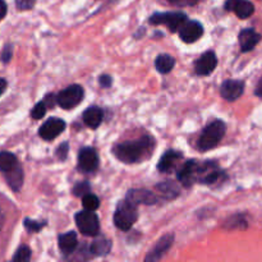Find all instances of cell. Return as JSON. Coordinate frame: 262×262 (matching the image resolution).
I'll use <instances>...</instances> for the list:
<instances>
[{
    "mask_svg": "<svg viewBox=\"0 0 262 262\" xmlns=\"http://www.w3.org/2000/svg\"><path fill=\"white\" fill-rule=\"evenodd\" d=\"M238 3H239V0H226L225 7H224V8H225L226 11L231 12V11H234V9H236L237 4H238Z\"/></svg>",
    "mask_w": 262,
    "mask_h": 262,
    "instance_id": "d590c367",
    "label": "cell"
},
{
    "mask_svg": "<svg viewBox=\"0 0 262 262\" xmlns=\"http://www.w3.org/2000/svg\"><path fill=\"white\" fill-rule=\"evenodd\" d=\"M47 110V105L45 101L37 102L34 106V109L31 110V117L35 119V121H39V119H42L46 114Z\"/></svg>",
    "mask_w": 262,
    "mask_h": 262,
    "instance_id": "83f0119b",
    "label": "cell"
},
{
    "mask_svg": "<svg viewBox=\"0 0 262 262\" xmlns=\"http://www.w3.org/2000/svg\"><path fill=\"white\" fill-rule=\"evenodd\" d=\"M99 83L104 89H109L111 86V83H113V78L110 76H108V74H102L99 78Z\"/></svg>",
    "mask_w": 262,
    "mask_h": 262,
    "instance_id": "e575fe53",
    "label": "cell"
},
{
    "mask_svg": "<svg viewBox=\"0 0 262 262\" xmlns=\"http://www.w3.org/2000/svg\"><path fill=\"white\" fill-rule=\"evenodd\" d=\"M254 94H256V96L262 97V77H261V78H259L258 83H257L256 90H254Z\"/></svg>",
    "mask_w": 262,
    "mask_h": 262,
    "instance_id": "8d00e7d4",
    "label": "cell"
},
{
    "mask_svg": "<svg viewBox=\"0 0 262 262\" xmlns=\"http://www.w3.org/2000/svg\"><path fill=\"white\" fill-rule=\"evenodd\" d=\"M188 21L187 14L183 12H164V13H154L150 17V23L165 24L171 32L179 31L182 26Z\"/></svg>",
    "mask_w": 262,
    "mask_h": 262,
    "instance_id": "52a82bcc",
    "label": "cell"
},
{
    "mask_svg": "<svg viewBox=\"0 0 262 262\" xmlns=\"http://www.w3.org/2000/svg\"><path fill=\"white\" fill-rule=\"evenodd\" d=\"M178 32L182 41L186 44H192L201 39L203 35V27L198 21H187Z\"/></svg>",
    "mask_w": 262,
    "mask_h": 262,
    "instance_id": "30bf717a",
    "label": "cell"
},
{
    "mask_svg": "<svg viewBox=\"0 0 262 262\" xmlns=\"http://www.w3.org/2000/svg\"><path fill=\"white\" fill-rule=\"evenodd\" d=\"M90 191H91V186H90L89 182H79L72 189V192H73V194L76 197L86 196V194L90 193Z\"/></svg>",
    "mask_w": 262,
    "mask_h": 262,
    "instance_id": "f1b7e54d",
    "label": "cell"
},
{
    "mask_svg": "<svg viewBox=\"0 0 262 262\" xmlns=\"http://www.w3.org/2000/svg\"><path fill=\"white\" fill-rule=\"evenodd\" d=\"M74 219H76L77 228L83 236L94 237L99 234L100 221L94 211H90V210L79 211V213L76 214Z\"/></svg>",
    "mask_w": 262,
    "mask_h": 262,
    "instance_id": "8992f818",
    "label": "cell"
},
{
    "mask_svg": "<svg viewBox=\"0 0 262 262\" xmlns=\"http://www.w3.org/2000/svg\"><path fill=\"white\" fill-rule=\"evenodd\" d=\"M36 0H17V8L21 11H27V9L34 8Z\"/></svg>",
    "mask_w": 262,
    "mask_h": 262,
    "instance_id": "4dcf8cb0",
    "label": "cell"
},
{
    "mask_svg": "<svg viewBox=\"0 0 262 262\" xmlns=\"http://www.w3.org/2000/svg\"><path fill=\"white\" fill-rule=\"evenodd\" d=\"M7 14V4L4 0H2V18H4Z\"/></svg>",
    "mask_w": 262,
    "mask_h": 262,
    "instance_id": "74e56055",
    "label": "cell"
},
{
    "mask_svg": "<svg viewBox=\"0 0 262 262\" xmlns=\"http://www.w3.org/2000/svg\"><path fill=\"white\" fill-rule=\"evenodd\" d=\"M155 149V138L143 136L136 141H127L113 147L114 156L124 164H134L150 159Z\"/></svg>",
    "mask_w": 262,
    "mask_h": 262,
    "instance_id": "6da1fadb",
    "label": "cell"
},
{
    "mask_svg": "<svg viewBox=\"0 0 262 262\" xmlns=\"http://www.w3.org/2000/svg\"><path fill=\"white\" fill-rule=\"evenodd\" d=\"M4 176H6L7 182H8V184L14 192H18L21 189V187L23 186L24 176L23 170H22V166L19 164L17 166H14L13 169H11L9 171L4 173Z\"/></svg>",
    "mask_w": 262,
    "mask_h": 262,
    "instance_id": "ffe728a7",
    "label": "cell"
},
{
    "mask_svg": "<svg viewBox=\"0 0 262 262\" xmlns=\"http://www.w3.org/2000/svg\"><path fill=\"white\" fill-rule=\"evenodd\" d=\"M67 154H68V142H63L61 146L56 150V156L61 159V160H64L67 157Z\"/></svg>",
    "mask_w": 262,
    "mask_h": 262,
    "instance_id": "836d02e7",
    "label": "cell"
},
{
    "mask_svg": "<svg viewBox=\"0 0 262 262\" xmlns=\"http://www.w3.org/2000/svg\"><path fill=\"white\" fill-rule=\"evenodd\" d=\"M225 132L226 124L223 121H220V119L214 121L213 123H210L209 126L205 127V129L202 131L201 136L198 138V143H197L199 151H210L211 149L218 146L219 142L223 139Z\"/></svg>",
    "mask_w": 262,
    "mask_h": 262,
    "instance_id": "7a4b0ae2",
    "label": "cell"
},
{
    "mask_svg": "<svg viewBox=\"0 0 262 262\" xmlns=\"http://www.w3.org/2000/svg\"><path fill=\"white\" fill-rule=\"evenodd\" d=\"M31 258V249L27 246H21L14 253L12 261L13 262H27Z\"/></svg>",
    "mask_w": 262,
    "mask_h": 262,
    "instance_id": "4316f807",
    "label": "cell"
},
{
    "mask_svg": "<svg viewBox=\"0 0 262 262\" xmlns=\"http://www.w3.org/2000/svg\"><path fill=\"white\" fill-rule=\"evenodd\" d=\"M157 191L160 193L161 197L166 199H173L176 198L179 194V188L174 182H163V183L157 184L156 186Z\"/></svg>",
    "mask_w": 262,
    "mask_h": 262,
    "instance_id": "7402d4cb",
    "label": "cell"
},
{
    "mask_svg": "<svg viewBox=\"0 0 262 262\" xmlns=\"http://www.w3.org/2000/svg\"><path fill=\"white\" fill-rule=\"evenodd\" d=\"M83 87L79 86V84H71V86H68L67 89H64L63 91H61L56 95V104L62 109L69 110V109L76 108L77 105L83 100Z\"/></svg>",
    "mask_w": 262,
    "mask_h": 262,
    "instance_id": "5b68a950",
    "label": "cell"
},
{
    "mask_svg": "<svg viewBox=\"0 0 262 262\" xmlns=\"http://www.w3.org/2000/svg\"><path fill=\"white\" fill-rule=\"evenodd\" d=\"M174 66H176V59L169 54H160L155 61V67H156L157 71L163 74L173 71Z\"/></svg>",
    "mask_w": 262,
    "mask_h": 262,
    "instance_id": "44dd1931",
    "label": "cell"
},
{
    "mask_svg": "<svg viewBox=\"0 0 262 262\" xmlns=\"http://www.w3.org/2000/svg\"><path fill=\"white\" fill-rule=\"evenodd\" d=\"M24 228L30 231V233H37V231L41 230L46 223H40V221H35V220H30V219H24Z\"/></svg>",
    "mask_w": 262,
    "mask_h": 262,
    "instance_id": "f546056e",
    "label": "cell"
},
{
    "mask_svg": "<svg viewBox=\"0 0 262 262\" xmlns=\"http://www.w3.org/2000/svg\"><path fill=\"white\" fill-rule=\"evenodd\" d=\"M12 55H13V47H12V45H6L3 49V52H2V61H3V63H8L12 59Z\"/></svg>",
    "mask_w": 262,
    "mask_h": 262,
    "instance_id": "d6a6232c",
    "label": "cell"
},
{
    "mask_svg": "<svg viewBox=\"0 0 262 262\" xmlns=\"http://www.w3.org/2000/svg\"><path fill=\"white\" fill-rule=\"evenodd\" d=\"M196 160H188L183 164L181 169L177 173V178L183 186L191 187L194 183V174H196Z\"/></svg>",
    "mask_w": 262,
    "mask_h": 262,
    "instance_id": "2e32d148",
    "label": "cell"
},
{
    "mask_svg": "<svg viewBox=\"0 0 262 262\" xmlns=\"http://www.w3.org/2000/svg\"><path fill=\"white\" fill-rule=\"evenodd\" d=\"M58 244L59 249H61V252L63 254L68 256V254L73 253L77 244H78L76 231H67V233L61 234V236L58 237Z\"/></svg>",
    "mask_w": 262,
    "mask_h": 262,
    "instance_id": "ac0fdd59",
    "label": "cell"
},
{
    "mask_svg": "<svg viewBox=\"0 0 262 262\" xmlns=\"http://www.w3.org/2000/svg\"><path fill=\"white\" fill-rule=\"evenodd\" d=\"M174 243V234H166V236L161 237L159 239V242L156 243V246L150 251V253L146 256V261H157L160 259L164 254L166 253L169 248L171 247V244Z\"/></svg>",
    "mask_w": 262,
    "mask_h": 262,
    "instance_id": "5bb4252c",
    "label": "cell"
},
{
    "mask_svg": "<svg viewBox=\"0 0 262 262\" xmlns=\"http://www.w3.org/2000/svg\"><path fill=\"white\" fill-rule=\"evenodd\" d=\"M261 41V35L254 31L253 28H246L239 34V45L243 52H248L256 47V45Z\"/></svg>",
    "mask_w": 262,
    "mask_h": 262,
    "instance_id": "9a60e30c",
    "label": "cell"
},
{
    "mask_svg": "<svg viewBox=\"0 0 262 262\" xmlns=\"http://www.w3.org/2000/svg\"><path fill=\"white\" fill-rule=\"evenodd\" d=\"M221 178H225V173L219 168L216 161L209 160L205 163H197L194 183L201 184H215Z\"/></svg>",
    "mask_w": 262,
    "mask_h": 262,
    "instance_id": "277c9868",
    "label": "cell"
},
{
    "mask_svg": "<svg viewBox=\"0 0 262 262\" xmlns=\"http://www.w3.org/2000/svg\"><path fill=\"white\" fill-rule=\"evenodd\" d=\"M234 12L241 19L249 18L254 13V6L248 0H239V3L237 4Z\"/></svg>",
    "mask_w": 262,
    "mask_h": 262,
    "instance_id": "d4e9b609",
    "label": "cell"
},
{
    "mask_svg": "<svg viewBox=\"0 0 262 262\" xmlns=\"http://www.w3.org/2000/svg\"><path fill=\"white\" fill-rule=\"evenodd\" d=\"M244 91V82L239 79H226L221 83L220 95L226 101H234L239 99Z\"/></svg>",
    "mask_w": 262,
    "mask_h": 262,
    "instance_id": "7c38bea8",
    "label": "cell"
},
{
    "mask_svg": "<svg viewBox=\"0 0 262 262\" xmlns=\"http://www.w3.org/2000/svg\"><path fill=\"white\" fill-rule=\"evenodd\" d=\"M82 203H83L84 210H90V211H95V210L99 209L100 201L99 197L95 196V194L89 193L86 196L82 197Z\"/></svg>",
    "mask_w": 262,
    "mask_h": 262,
    "instance_id": "484cf974",
    "label": "cell"
},
{
    "mask_svg": "<svg viewBox=\"0 0 262 262\" xmlns=\"http://www.w3.org/2000/svg\"><path fill=\"white\" fill-rule=\"evenodd\" d=\"M218 67V58L214 51H206L197 59L194 64V72L197 76H209Z\"/></svg>",
    "mask_w": 262,
    "mask_h": 262,
    "instance_id": "8fae6325",
    "label": "cell"
},
{
    "mask_svg": "<svg viewBox=\"0 0 262 262\" xmlns=\"http://www.w3.org/2000/svg\"><path fill=\"white\" fill-rule=\"evenodd\" d=\"M137 219H138V211L136 205L131 203L128 199L119 202L114 213V224L117 228L123 231L129 230L136 224Z\"/></svg>",
    "mask_w": 262,
    "mask_h": 262,
    "instance_id": "3957f363",
    "label": "cell"
},
{
    "mask_svg": "<svg viewBox=\"0 0 262 262\" xmlns=\"http://www.w3.org/2000/svg\"><path fill=\"white\" fill-rule=\"evenodd\" d=\"M66 122L61 118H50L40 127L39 134L45 141H51L56 138L66 129Z\"/></svg>",
    "mask_w": 262,
    "mask_h": 262,
    "instance_id": "9c48e42d",
    "label": "cell"
},
{
    "mask_svg": "<svg viewBox=\"0 0 262 262\" xmlns=\"http://www.w3.org/2000/svg\"><path fill=\"white\" fill-rule=\"evenodd\" d=\"M168 2L177 7H193L198 3L199 0H168Z\"/></svg>",
    "mask_w": 262,
    "mask_h": 262,
    "instance_id": "1f68e13d",
    "label": "cell"
},
{
    "mask_svg": "<svg viewBox=\"0 0 262 262\" xmlns=\"http://www.w3.org/2000/svg\"><path fill=\"white\" fill-rule=\"evenodd\" d=\"M0 82H2V94H4V92H6V90H7L6 78H2V79H0Z\"/></svg>",
    "mask_w": 262,
    "mask_h": 262,
    "instance_id": "f35d334b",
    "label": "cell"
},
{
    "mask_svg": "<svg viewBox=\"0 0 262 262\" xmlns=\"http://www.w3.org/2000/svg\"><path fill=\"white\" fill-rule=\"evenodd\" d=\"M17 165H18V160L16 155L8 151H3L0 154V169L3 173H7Z\"/></svg>",
    "mask_w": 262,
    "mask_h": 262,
    "instance_id": "cb8c5ba5",
    "label": "cell"
},
{
    "mask_svg": "<svg viewBox=\"0 0 262 262\" xmlns=\"http://www.w3.org/2000/svg\"><path fill=\"white\" fill-rule=\"evenodd\" d=\"M126 199L136 205H154L157 202V197L149 189H129L127 192Z\"/></svg>",
    "mask_w": 262,
    "mask_h": 262,
    "instance_id": "4fadbf2b",
    "label": "cell"
},
{
    "mask_svg": "<svg viewBox=\"0 0 262 262\" xmlns=\"http://www.w3.org/2000/svg\"><path fill=\"white\" fill-rule=\"evenodd\" d=\"M99 168V155L92 147H83L78 154V170L94 173Z\"/></svg>",
    "mask_w": 262,
    "mask_h": 262,
    "instance_id": "ba28073f",
    "label": "cell"
},
{
    "mask_svg": "<svg viewBox=\"0 0 262 262\" xmlns=\"http://www.w3.org/2000/svg\"><path fill=\"white\" fill-rule=\"evenodd\" d=\"M90 249L95 256H106L111 249V242L106 238L96 239L95 242H92Z\"/></svg>",
    "mask_w": 262,
    "mask_h": 262,
    "instance_id": "603a6c76",
    "label": "cell"
},
{
    "mask_svg": "<svg viewBox=\"0 0 262 262\" xmlns=\"http://www.w3.org/2000/svg\"><path fill=\"white\" fill-rule=\"evenodd\" d=\"M183 157V154L182 152L176 151V150H168L163 156L160 157V161L157 164V169L161 173H168L171 169L174 168V165L177 164V161L181 160Z\"/></svg>",
    "mask_w": 262,
    "mask_h": 262,
    "instance_id": "e0dca14e",
    "label": "cell"
},
{
    "mask_svg": "<svg viewBox=\"0 0 262 262\" xmlns=\"http://www.w3.org/2000/svg\"><path fill=\"white\" fill-rule=\"evenodd\" d=\"M102 118H104V113L99 106H90L82 114L84 124L92 129H96L101 124Z\"/></svg>",
    "mask_w": 262,
    "mask_h": 262,
    "instance_id": "d6986e66",
    "label": "cell"
}]
</instances>
